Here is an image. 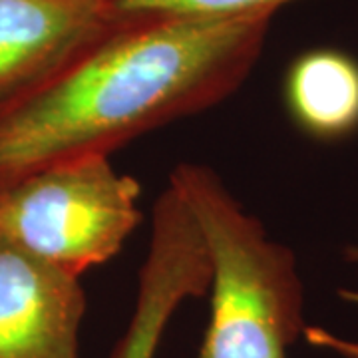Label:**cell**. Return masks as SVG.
<instances>
[{"mask_svg": "<svg viewBox=\"0 0 358 358\" xmlns=\"http://www.w3.org/2000/svg\"><path fill=\"white\" fill-rule=\"evenodd\" d=\"M211 263L189 209L169 185L157 197L152 239L138 279L128 329L110 358H155L164 331L181 303L207 293Z\"/></svg>", "mask_w": 358, "mask_h": 358, "instance_id": "cell-4", "label": "cell"}, {"mask_svg": "<svg viewBox=\"0 0 358 358\" xmlns=\"http://www.w3.org/2000/svg\"><path fill=\"white\" fill-rule=\"evenodd\" d=\"M169 187L195 219L211 263V315L195 358H287L307 329L293 251L268 237L211 167L183 162Z\"/></svg>", "mask_w": 358, "mask_h": 358, "instance_id": "cell-2", "label": "cell"}, {"mask_svg": "<svg viewBox=\"0 0 358 358\" xmlns=\"http://www.w3.org/2000/svg\"><path fill=\"white\" fill-rule=\"evenodd\" d=\"M345 257L352 263H358V245L348 247ZM303 336L307 338L308 345L317 346V348H324L329 352H334L341 358H358V341H350V338H343L338 334L324 331L319 327H307Z\"/></svg>", "mask_w": 358, "mask_h": 358, "instance_id": "cell-9", "label": "cell"}, {"mask_svg": "<svg viewBox=\"0 0 358 358\" xmlns=\"http://www.w3.org/2000/svg\"><path fill=\"white\" fill-rule=\"evenodd\" d=\"M285 103L310 138H348L358 129V60L338 48L303 52L287 70Z\"/></svg>", "mask_w": 358, "mask_h": 358, "instance_id": "cell-7", "label": "cell"}, {"mask_svg": "<svg viewBox=\"0 0 358 358\" xmlns=\"http://www.w3.org/2000/svg\"><path fill=\"white\" fill-rule=\"evenodd\" d=\"M115 20L103 0H0V110L56 76Z\"/></svg>", "mask_w": 358, "mask_h": 358, "instance_id": "cell-6", "label": "cell"}, {"mask_svg": "<svg viewBox=\"0 0 358 358\" xmlns=\"http://www.w3.org/2000/svg\"><path fill=\"white\" fill-rule=\"evenodd\" d=\"M80 277L0 237V358H80Z\"/></svg>", "mask_w": 358, "mask_h": 358, "instance_id": "cell-5", "label": "cell"}, {"mask_svg": "<svg viewBox=\"0 0 358 358\" xmlns=\"http://www.w3.org/2000/svg\"><path fill=\"white\" fill-rule=\"evenodd\" d=\"M115 18L173 16V18H243L275 16L293 0H103Z\"/></svg>", "mask_w": 358, "mask_h": 358, "instance_id": "cell-8", "label": "cell"}, {"mask_svg": "<svg viewBox=\"0 0 358 358\" xmlns=\"http://www.w3.org/2000/svg\"><path fill=\"white\" fill-rule=\"evenodd\" d=\"M273 16L117 18L94 44L0 110V187L44 167L110 157L241 88Z\"/></svg>", "mask_w": 358, "mask_h": 358, "instance_id": "cell-1", "label": "cell"}, {"mask_svg": "<svg viewBox=\"0 0 358 358\" xmlns=\"http://www.w3.org/2000/svg\"><path fill=\"white\" fill-rule=\"evenodd\" d=\"M141 185L110 157H80L0 187V237L82 279L143 221Z\"/></svg>", "mask_w": 358, "mask_h": 358, "instance_id": "cell-3", "label": "cell"}]
</instances>
